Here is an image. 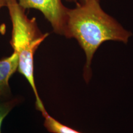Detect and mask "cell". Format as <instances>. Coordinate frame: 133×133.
I'll return each mask as SVG.
<instances>
[{"instance_id": "1", "label": "cell", "mask_w": 133, "mask_h": 133, "mask_svg": "<svg viewBox=\"0 0 133 133\" xmlns=\"http://www.w3.org/2000/svg\"><path fill=\"white\" fill-rule=\"evenodd\" d=\"M76 4V8H68L64 36L76 39L85 53L86 61L83 75L88 83L92 75V57L99 46L107 41L126 44L132 33L105 12L99 0H87Z\"/></svg>"}, {"instance_id": "2", "label": "cell", "mask_w": 133, "mask_h": 133, "mask_svg": "<svg viewBox=\"0 0 133 133\" xmlns=\"http://www.w3.org/2000/svg\"><path fill=\"white\" fill-rule=\"evenodd\" d=\"M10 19L12 22V36L10 44L18 57L17 70L25 78L35 96L36 110H46L36 89L34 78V55L39 45L49 35L38 28L36 18L28 17L25 10L17 0H7Z\"/></svg>"}, {"instance_id": "3", "label": "cell", "mask_w": 133, "mask_h": 133, "mask_svg": "<svg viewBox=\"0 0 133 133\" xmlns=\"http://www.w3.org/2000/svg\"><path fill=\"white\" fill-rule=\"evenodd\" d=\"M25 10L35 9L42 13L52 26L53 31L60 35H64L67 18L68 8L62 0H17ZM78 4V0H66Z\"/></svg>"}, {"instance_id": "4", "label": "cell", "mask_w": 133, "mask_h": 133, "mask_svg": "<svg viewBox=\"0 0 133 133\" xmlns=\"http://www.w3.org/2000/svg\"><path fill=\"white\" fill-rule=\"evenodd\" d=\"M18 57L13 52L11 56L0 60V102L10 99L11 89L9 80L17 70Z\"/></svg>"}, {"instance_id": "5", "label": "cell", "mask_w": 133, "mask_h": 133, "mask_svg": "<svg viewBox=\"0 0 133 133\" xmlns=\"http://www.w3.org/2000/svg\"><path fill=\"white\" fill-rule=\"evenodd\" d=\"M44 118V126L51 133H81L76 130L68 127L50 116L47 111L41 113Z\"/></svg>"}, {"instance_id": "6", "label": "cell", "mask_w": 133, "mask_h": 133, "mask_svg": "<svg viewBox=\"0 0 133 133\" xmlns=\"http://www.w3.org/2000/svg\"><path fill=\"white\" fill-rule=\"evenodd\" d=\"M19 102L18 99H9L0 102V133H1V126L3 119L12 110Z\"/></svg>"}, {"instance_id": "7", "label": "cell", "mask_w": 133, "mask_h": 133, "mask_svg": "<svg viewBox=\"0 0 133 133\" xmlns=\"http://www.w3.org/2000/svg\"><path fill=\"white\" fill-rule=\"evenodd\" d=\"M7 5V0H0V10L3 8L6 7Z\"/></svg>"}, {"instance_id": "8", "label": "cell", "mask_w": 133, "mask_h": 133, "mask_svg": "<svg viewBox=\"0 0 133 133\" xmlns=\"http://www.w3.org/2000/svg\"><path fill=\"white\" fill-rule=\"evenodd\" d=\"M80 1V3H83V2H84V1H87V0H79Z\"/></svg>"}]
</instances>
